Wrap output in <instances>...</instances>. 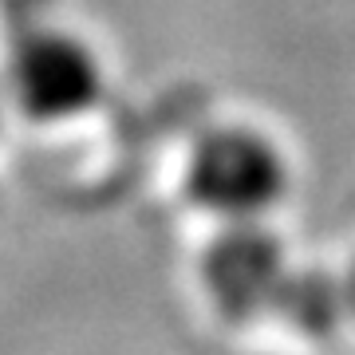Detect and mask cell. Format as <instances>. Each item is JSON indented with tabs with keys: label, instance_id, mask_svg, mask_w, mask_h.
Segmentation results:
<instances>
[{
	"label": "cell",
	"instance_id": "obj_1",
	"mask_svg": "<svg viewBox=\"0 0 355 355\" xmlns=\"http://www.w3.org/2000/svg\"><path fill=\"white\" fill-rule=\"evenodd\" d=\"M288 158L257 127H214L193 142L186 193L205 214L233 221H265L288 193Z\"/></svg>",
	"mask_w": 355,
	"mask_h": 355
},
{
	"label": "cell",
	"instance_id": "obj_2",
	"mask_svg": "<svg viewBox=\"0 0 355 355\" xmlns=\"http://www.w3.org/2000/svg\"><path fill=\"white\" fill-rule=\"evenodd\" d=\"M4 95L32 123H71L103 99L99 51L64 28H32L4 60Z\"/></svg>",
	"mask_w": 355,
	"mask_h": 355
},
{
	"label": "cell",
	"instance_id": "obj_3",
	"mask_svg": "<svg viewBox=\"0 0 355 355\" xmlns=\"http://www.w3.org/2000/svg\"><path fill=\"white\" fill-rule=\"evenodd\" d=\"M292 277L288 249L265 221L221 225L202 253L205 296L225 320L249 324L277 312V300Z\"/></svg>",
	"mask_w": 355,
	"mask_h": 355
},
{
	"label": "cell",
	"instance_id": "obj_4",
	"mask_svg": "<svg viewBox=\"0 0 355 355\" xmlns=\"http://www.w3.org/2000/svg\"><path fill=\"white\" fill-rule=\"evenodd\" d=\"M288 328L304 331V336H336L340 324L352 316V308H347V284L343 277H331L324 268H292L288 284L280 292L277 300V312Z\"/></svg>",
	"mask_w": 355,
	"mask_h": 355
},
{
	"label": "cell",
	"instance_id": "obj_5",
	"mask_svg": "<svg viewBox=\"0 0 355 355\" xmlns=\"http://www.w3.org/2000/svg\"><path fill=\"white\" fill-rule=\"evenodd\" d=\"M343 284H347V308H352V316H355V265H352V272L343 277Z\"/></svg>",
	"mask_w": 355,
	"mask_h": 355
},
{
	"label": "cell",
	"instance_id": "obj_6",
	"mask_svg": "<svg viewBox=\"0 0 355 355\" xmlns=\"http://www.w3.org/2000/svg\"><path fill=\"white\" fill-rule=\"evenodd\" d=\"M0 111H4V87H0Z\"/></svg>",
	"mask_w": 355,
	"mask_h": 355
}]
</instances>
